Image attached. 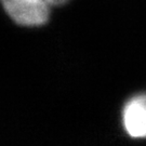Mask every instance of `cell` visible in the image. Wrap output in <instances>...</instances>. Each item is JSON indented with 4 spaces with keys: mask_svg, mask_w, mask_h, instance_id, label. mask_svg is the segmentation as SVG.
<instances>
[{
    "mask_svg": "<svg viewBox=\"0 0 146 146\" xmlns=\"http://www.w3.org/2000/svg\"><path fill=\"white\" fill-rule=\"evenodd\" d=\"M3 9L16 24L27 27L44 25L50 17L47 0H1Z\"/></svg>",
    "mask_w": 146,
    "mask_h": 146,
    "instance_id": "obj_1",
    "label": "cell"
},
{
    "mask_svg": "<svg viewBox=\"0 0 146 146\" xmlns=\"http://www.w3.org/2000/svg\"><path fill=\"white\" fill-rule=\"evenodd\" d=\"M122 123L134 139H146V92L132 96L123 106Z\"/></svg>",
    "mask_w": 146,
    "mask_h": 146,
    "instance_id": "obj_2",
    "label": "cell"
},
{
    "mask_svg": "<svg viewBox=\"0 0 146 146\" xmlns=\"http://www.w3.org/2000/svg\"><path fill=\"white\" fill-rule=\"evenodd\" d=\"M68 1H69V0H47V2L51 5V7H58V5H65Z\"/></svg>",
    "mask_w": 146,
    "mask_h": 146,
    "instance_id": "obj_3",
    "label": "cell"
}]
</instances>
